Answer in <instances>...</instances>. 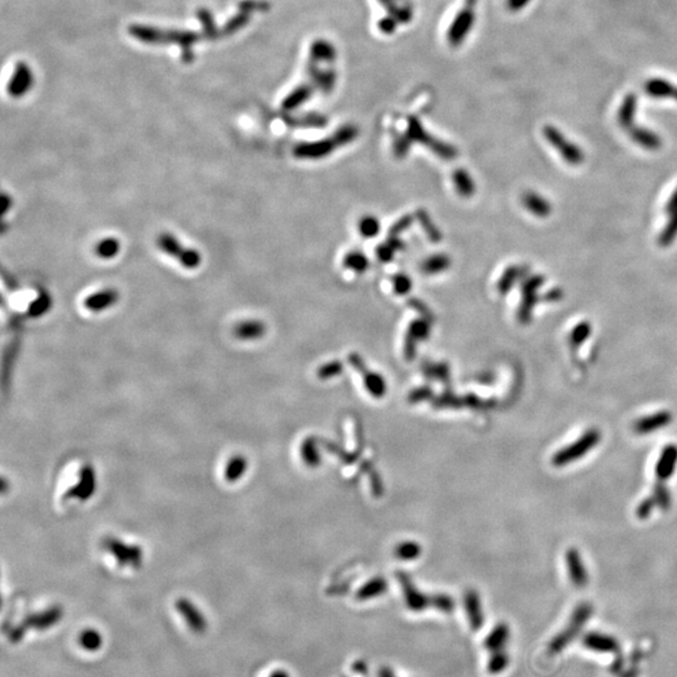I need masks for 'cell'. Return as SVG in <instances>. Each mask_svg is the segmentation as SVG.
Here are the masks:
<instances>
[{"label": "cell", "mask_w": 677, "mask_h": 677, "mask_svg": "<svg viewBox=\"0 0 677 677\" xmlns=\"http://www.w3.org/2000/svg\"><path fill=\"white\" fill-rule=\"evenodd\" d=\"M645 92L650 97L661 99H675L677 102V86L667 80L651 78L645 83Z\"/></svg>", "instance_id": "cell-16"}, {"label": "cell", "mask_w": 677, "mask_h": 677, "mask_svg": "<svg viewBox=\"0 0 677 677\" xmlns=\"http://www.w3.org/2000/svg\"><path fill=\"white\" fill-rule=\"evenodd\" d=\"M519 276H522V271H521L519 268L513 266V268H510V269L507 270L504 272V275L501 277V280H499V284H498V290H499V292L504 295V294L510 292V287L516 284V281H517V278Z\"/></svg>", "instance_id": "cell-27"}, {"label": "cell", "mask_w": 677, "mask_h": 677, "mask_svg": "<svg viewBox=\"0 0 677 677\" xmlns=\"http://www.w3.org/2000/svg\"><path fill=\"white\" fill-rule=\"evenodd\" d=\"M270 677H289L285 671H275Z\"/></svg>", "instance_id": "cell-38"}, {"label": "cell", "mask_w": 677, "mask_h": 677, "mask_svg": "<svg viewBox=\"0 0 677 677\" xmlns=\"http://www.w3.org/2000/svg\"><path fill=\"white\" fill-rule=\"evenodd\" d=\"M651 497L655 499L656 504L660 510H670L671 504H672V497H671L670 490L665 486L663 482H656L654 493Z\"/></svg>", "instance_id": "cell-25"}, {"label": "cell", "mask_w": 677, "mask_h": 677, "mask_svg": "<svg viewBox=\"0 0 677 677\" xmlns=\"http://www.w3.org/2000/svg\"><path fill=\"white\" fill-rule=\"evenodd\" d=\"M525 209L537 217H547L552 212V206L545 197L536 192H525L522 198Z\"/></svg>", "instance_id": "cell-18"}, {"label": "cell", "mask_w": 677, "mask_h": 677, "mask_svg": "<svg viewBox=\"0 0 677 677\" xmlns=\"http://www.w3.org/2000/svg\"><path fill=\"white\" fill-rule=\"evenodd\" d=\"M157 245L163 252L177 259L178 263L187 269H196L201 265L202 257L198 251L195 248H186L171 233H162L158 236Z\"/></svg>", "instance_id": "cell-4"}, {"label": "cell", "mask_w": 677, "mask_h": 677, "mask_svg": "<svg viewBox=\"0 0 677 677\" xmlns=\"http://www.w3.org/2000/svg\"><path fill=\"white\" fill-rule=\"evenodd\" d=\"M121 244L115 237H107L99 241L95 246V254L102 259H112L119 252Z\"/></svg>", "instance_id": "cell-23"}, {"label": "cell", "mask_w": 677, "mask_h": 677, "mask_svg": "<svg viewBox=\"0 0 677 677\" xmlns=\"http://www.w3.org/2000/svg\"><path fill=\"white\" fill-rule=\"evenodd\" d=\"M345 266L351 270H355L357 272H364V270L368 268V260L363 254L359 252H351L345 257Z\"/></svg>", "instance_id": "cell-32"}, {"label": "cell", "mask_w": 677, "mask_h": 677, "mask_svg": "<svg viewBox=\"0 0 677 677\" xmlns=\"http://www.w3.org/2000/svg\"><path fill=\"white\" fill-rule=\"evenodd\" d=\"M583 645L599 654H613L619 650V641L608 634L591 632L583 637Z\"/></svg>", "instance_id": "cell-13"}, {"label": "cell", "mask_w": 677, "mask_h": 677, "mask_svg": "<svg viewBox=\"0 0 677 677\" xmlns=\"http://www.w3.org/2000/svg\"><path fill=\"white\" fill-rule=\"evenodd\" d=\"M449 259L444 255L434 256L430 257L425 263H423V270L427 274H438L444 271L449 266Z\"/></svg>", "instance_id": "cell-28"}, {"label": "cell", "mask_w": 677, "mask_h": 677, "mask_svg": "<svg viewBox=\"0 0 677 677\" xmlns=\"http://www.w3.org/2000/svg\"><path fill=\"white\" fill-rule=\"evenodd\" d=\"M236 335L241 339H256L263 335L265 333V325L263 322L257 320L246 321L241 322L235 330Z\"/></svg>", "instance_id": "cell-21"}, {"label": "cell", "mask_w": 677, "mask_h": 677, "mask_svg": "<svg viewBox=\"0 0 677 677\" xmlns=\"http://www.w3.org/2000/svg\"><path fill=\"white\" fill-rule=\"evenodd\" d=\"M510 639V630L506 625H499L495 627V631L490 634L487 639V648L495 654L504 651L503 648L507 645V641Z\"/></svg>", "instance_id": "cell-20"}, {"label": "cell", "mask_w": 677, "mask_h": 677, "mask_svg": "<svg viewBox=\"0 0 677 677\" xmlns=\"http://www.w3.org/2000/svg\"><path fill=\"white\" fill-rule=\"evenodd\" d=\"M32 77H30L29 69L24 64H19L18 68H16V72L14 74V78L12 80L10 86H9V93L14 97H19V95H23L27 89L29 88L30 84H32Z\"/></svg>", "instance_id": "cell-19"}, {"label": "cell", "mask_w": 677, "mask_h": 677, "mask_svg": "<svg viewBox=\"0 0 677 677\" xmlns=\"http://www.w3.org/2000/svg\"><path fill=\"white\" fill-rule=\"evenodd\" d=\"M665 210H666V212H667V213H669V215H671V213H674V212L676 211V210H677V187H676V189H675V191H674V193H672V195H671L670 198H669V201H667V204H666V209H665Z\"/></svg>", "instance_id": "cell-37"}, {"label": "cell", "mask_w": 677, "mask_h": 677, "mask_svg": "<svg viewBox=\"0 0 677 677\" xmlns=\"http://www.w3.org/2000/svg\"><path fill=\"white\" fill-rule=\"evenodd\" d=\"M543 134L548 143L552 145L558 151L568 165L580 166L583 163L584 154L582 150L573 142H569V139L558 128H556L554 126H546L543 128Z\"/></svg>", "instance_id": "cell-6"}, {"label": "cell", "mask_w": 677, "mask_h": 677, "mask_svg": "<svg viewBox=\"0 0 677 677\" xmlns=\"http://www.w3.org/2000/svg\"><path fill=\"white\" fill-rule=\"evenodd\" d=\"M508 663H510V658L504 651L495 652L493 654V657L490 658L489 671H490V674H499L501 671L504 670L508 666Z\"/></svg>", "instance_id": "cell-33"}, {"label": "cell", "mask_w": 677, "mask_h": 677, "mask_svg": "<svg viewBox=\"0 0 677 677\" xmlns=\"http://www.w3.org/2000/svg\"><path fill=\"white\" fill-rule=\"evenodd\" d=\"M657 507L656 504L655 499L652 497H648L646 499H643L642 502L637 506V510H636V516L639 519H648L652 512Z\"/></svg>", "instance_id": "cell-34"}, {"label": "cell", "mask_w": 677, "mask_h": 677, "mask_svg": "<svg viewBox=\"0 0 677 677\" xmlns=\"http://www.w3.org/2000/svg\"><path fill=\"white\" fill-rule=\"evenodd\" d=\"M478 0H464V5L455 15L454 22L451 23L448 30V42L458 47L464 42V39L471 33L475 22V7Z\"/></svg>", "instance_id": "cell-5"}, {"label": "cell", "mask_w": 677, "mask_h": 677, "mask_svg": "<svg viewBox=\"0 0 677 677\" xmlns=\"http://www.w3.org/2000/svg\"><path fill=\"white\" fill-rule=\"evenodd\" d=\"M177 610L183 616L189 628L197 634H202L207 630V621L204 615L197 610L193 604L187 599H178L176 604Z\"/></svg>", "instance_id": "cell-11"}, {"label": "cell", "mask_w": 677, "mask_h": 677, "mask_svg": "<svg viewBox=\"0 0 677 677\" xmlns=\"http://www.w3.org/2000/svg\"><path fill=\"white\" fill-rule=\"evenodd\" d=\"M592 612H593V607L590 604L583 602V604H578L571 616L567 627L562 631L561 634H557L554 640L551 641L548 652L551 655H557L561 652L563 648H567L568 643L575 639L581 632L583 626L587 623V621L592 616Z\"/></svg>", "instance_id": "cell-2"}, {"label": "cell", "mask_w": 677, "mask_h": 677, "mask_svg": "<svg viewBox=\"0 0 677 677\" xmlns=\"http://www.w3.org/2000/svg\"><path fill=\"white\" fill-rule=\"evenodd\" d=\"M672 414L669 410H661L655 414H650L637 419L634 423V431L639 436H648L657 430L666 428L672 422Z\"/></svg>", "instance_id": "cell-9"}, {"label": "cell", "mask_w": 677, "mask_h": 677, "mask_svg": "<svg viewBox=\"0 0 677 677\" xmlns=\"http://www.w3.org/2000/svg\"><path fill=\"white\" fill-rule=\"evenodd\" d=\"M670 216V221L665 226L663 233L658 237V244L663 248L670 246L677 237V210L674 213H671Z\"/></svg>", "instance_id": "cell-26"}, {"label": "cell", "mask_w": 677, "mask_h": 677, "mask_svg": "<svg viewBox=\"0 0 677 677\" xmlns=\"http://www.w3.org/2000/svg\"><path fill=\"white\" fill-rule=\"evenodd\" d=\"M599 440H601L599 430L596 428L586 430L575 443L562 448L554 454L552 457V464L557 468H562L575 463L578 459L583 458L586 454H589L592 449H595Z\"/></svg>", "instance_id": "cell-1"}, {"label": "cell", "mask_w": 677, "mask_h": 677, "mask_svg": "<svg viewBox=\"0 0 677 677\" xmlns=\"http://www.w3.org/2000/svg\"><path fill=\"white\" fill-rule=\"evenodd\" d=\"M677 466V445L669 444L663 448L655 466L656 478L658 482L670 479Z\"/></svg>", "instance_id": "cell-10"}, {"label": "cell", "mask_w": 677, "mask_h": 677, "mask_svg": "<svg viewBox=\"0 0 677 677\" xmlns=\"http://www.w3.org/2000/svg\"><path fill=\"white\" fill-rule=\"evenodd\" d=\"M531 3V0H507V8L510 12H519L523 8L527 7Z\"/></svg>", "instance_id": "cell-36"}, {"label": "cell", "mask_w": 677, "mask_h": 677, "mask_svg": "<svg viewBox=\"0 0 677 677\" xmlns=\"http://www.w3.org/2000/svg\"><path fill=\"white\" fill-rule=\"evenodd\" d=\"M637 95L634 93H628L623 98V101L619 106V113H617V121L619 124L627 131L630 127L634 124V117L637 112Z\"/></svg>", "instance_id": "cell-17"}, {"label": "cell", "mask_w": 677, "mask_h": 677, "mask_svg": "<svg viewBox=\"0 0 677 677\" xmlns=\"http://www.w3.org/2000/svg\"><path fill=\"white\" fill-rule=\"evenodd\" d=\"M566 565L569 580L577 589H583L589 584V573L583 563L582 556L577 548H568L566 554Z\"/></svg>", "instance_id": "cell-8"}, {"label": "cell", "mask_w": 677, "mask_h": 677, "mask_svg": "<svg viewBox=\"0 0 677 677\" xmlns=\"http://www.w3.org/2000/svg\"><path fill=\"white\" fill-rule=\"evenodd\" d=\"M62 616H63V612H62V608H59V607H51L49 610L42 612V613L32 615L29 617L23 619L18 626L14 627L9 632V641L12 643H19L24 639V636L28 634L29 630L34 628V630L43 631L47 628H51V627L58 623Z\"/></svg>", "instance_id": "cell-3"}, {"label": "cell", "mask_w": 677, "mask_h": 677, "mask_svg": "<svg viewBox=\"0 0 677 677\" xmlns=\"http://www.w3.org/2000/svg\"><path fill=\"white\" fill-rule=\"evenodd\" d=\"M543 283H545V277L539 276V275L530 277L528 280H525L523 287H522L523 298H522V302H521L519 310H518V320L521 324L525 325L531 321L533 309L538 301L537 290L543 285Z\"/></svg>", "instance_id": "cell-7"}, {"label": "cell", "mask_w": 677, "mask_h": 677, "mask_svg": "<svg viewBox=\"0 0 677 677\" xmlns=\"http://www.w3.org/2000/svg\"><path fill=\"white\" fill-rule=\"evenodd\" d=\"M453 177H454L455 187H457L459 193H460L462 196L469 197L473 195V180L471 178V176L466 174V169H457V172L454 174Z\"/></svg>", "instance_id": "cell-24"}, {"label": "cell", "mask_w": 677, "mask_h": 677, "mask_svg": "<svg viewBox=\"0 0 677 677\" xmlns=\"http://www.w3.org/2000/svg\"><path fill=\"white\" fill-rule=\"evenodd\" d=\"M118 299H119V294L116 289H104L102 292L89 295L87 299L84 300V306L89 311L99 313L117 304Z\"/></svg>", "instance_id": "cell-15"}, {"label": "cell", "mask_w": 677, "mask_h": 677, "mask_svg": "<svg viewBox=\"0 0 677 677\" xmlns=\"http://www.w3.org/2000/svg\"><path fill=\"white\" fill-rule=\"evenodd\" d=\"M591 334V325L590 322L584 321V322H581L575 326L571 335H569V342L573 345V346H580L581 344L584 342V340L590 336Z\"/></svg>", "instance_id": "cell-29"}, {"label": "cell", "mask_w": 677, "mask_h": 677, "mask_svg": "<svg viewBox=\"0 0 677 677\" xmlns=\"http://www.w3.org/2000/svg\"><path fill=\"white\" fill-rule=\"evenodd\" d=\"M340 145L337 139H326L316 143H302L295 148V156L299 158H320L333 152L335 146Z\"/></svg>", "instance_id": "cell-12"}, {"label": "cell", "mask_w": 677, "mask_h": 677, "mask_svg": "<svg viewBox=\"0 0 677 677\" xmlns=\"http://www.w3.org/2000/svg\"><path fill=\"white\" fill-rule=\"evenodd\" d=\"M626 132L627 134L630 136V139H632L636 145L643 147L648 151L658 150L663 145V141L660 139V136L655 132L645 128V127H640V126L634 124Z\"/></svg>", "instance_id": "cell-14"}, {"label": "cell", "mask_w": 677, "mask_h": 677, "mask_svg": "<svg viewBox=\"0 0 677 677\" xmlns=\"http://www.w3.org/2000/svg\"><path fill=\"white\" fill-rule=\"evenodd\" d=\"M379 230H380V224L378 219L372 216H365L364 219H360L359 222V231L365 237L377 236Z\"/></svg>", "instance_id": "cell-30"}, {"label": "cell", "mask_w": 677, "mask_h": 677, "mask_svg": "<svg viewBox=\"0 0 677 677\" xmlns=\"http://www.w3.org/2000/svg\"><path fill=\"white\" fill-rule=\"evenodd\" d=\"M410 287H412V283H410L408 277L404 276V275L395 277V290L398 294L404 295L410 290Z\"/></svg>", "instance_id": "cell-35"}, {"label": "cell", "mask_w": 677, "mask_h": 677, "mask_svg": "<svg viewBox=\"0 0 677 677\" xmlns=\"http://www.w3.org/2000/svg\"><path fill=\"white\" fill-rule=\"evenodd\" d=\"M80 645L84 650L95 652L102 648V634L95 630H86L80 636Z\"/></svg>", "instance_id": "cell-22"}, {"label": "cell", "mask_w": 677, "mask_h": 677, "mask_svg": "<svg viewBox=\"0 0 677 677\" xmlns=\"http://www.w3.org/2000/svg\"><path fill=\"white\" fill-rule=\"evenodd\" d=\"M429 333V325L425 322L424 320H419L414 322L412 326H410V331H409L408 336V344L413 345L415 340H420V339H424L425 336L428 335Z\"/></svg>", "instance_id": "cell-31"}]
</instances>
